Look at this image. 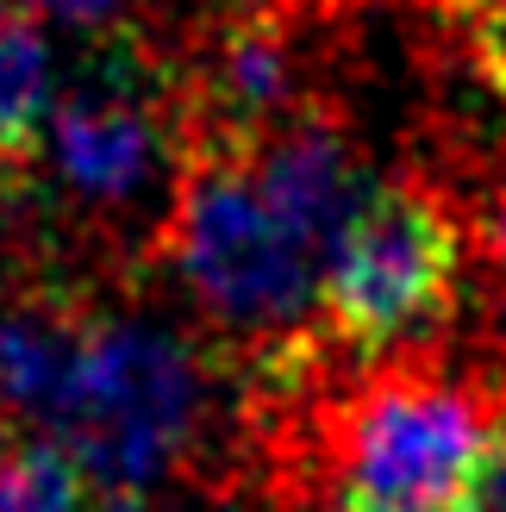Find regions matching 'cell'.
<instances>
[{
    "instance_id": "obj_1",
    "label": "cell",
    "mask_w": 506,
    "mask_h": 512,
    "mask_svg": "<svg viewBox=\"0 0 506 512\" xmlns=\"http://www.w3.org/2000/svg\"><path fill=\"white\" fill-rule=\"evenodd\" d=\"M163 250L194 306L263 363H300L325 288V256L282 219L244 157L194 150Z\"/></svg>"
},
{
    "instance_id": "obj_2",
    "label": "cell",
    "mask_w": 506,
    "mask_h": 512,
    "mask_svg": "<svg viewBox=\"0 0 506 512\" xmlns=\"http://www.w3.org/2000/svg\"><path fill=\"white\" fill-rule=\"evenodd\" d=\"M188 163L194 138L182 113V75L144 38L119 44L94 63L82 88L57 94L32 157V169H44L82 219L107 232L138 225L157 244L169 232Z\"/></svg>"
},
{
    "instance_id": "obj_3",
    "label": "cell",
    "mask_w": 506,
    "mask_h": 512,
    "mask_svg": "<svg viewBox=\"0 0 506 512\" xmlns=\"http://www.w3.org/2000/svg\"><path fill=\"white\" fill-rule=\"evenodd\" d=\"M207 394V363L182 331L157 319H94L82 381L57 438L75 450L94 488L138 500L200 444Z\"/></svg>"
},
{
    "instance_id": "obj_4",
    "label": "cell",
    "mask_w": 506,
    "mask_h": 512,
    "mask_svg": "<svg viewBox=\"0 0 506 512\" xmlns=\"http://www.w3.org/2000/svg\"><path fill=\"white\" fill-rule=\"evenodd\" d=\"M463 288V219L419 175L375 182L325 263L319 313L332 338L388 356L438 338Z\"/></svg>"
},
{
    "instance_id": "obj_5",
    "label": "cell",
    "mask_w": 506,
    "mask_h": 512,
    "mask_svg": "<svg viewBox=\"0 0 506 512\" xmlns=\"http://www.w3.org/2000/svg\"><path fill=\"white\" fill-rule=\"evenodd\" d=\"M500 419L506 406H494L475 381L407 356V363H382L338 400L325 444L350 500L438 512L457 506Z\"/></svg>"
},
{
    "instance_id": "obj_6",
    "label": "cell",
    "mask_w": 506,
    "mask_h": 512,
    "mask_svg": "<svg viewBox=\"0 0 506 512\" xmlns=\"http://www.w3.org/2000/svg\"><path fill=\"white\" fill-rule=\"evenodd\" d=\"M244 163L263 182V194L282 207V219L325 256V263H332L344 225L357 219V207L375 188V182H363L357 144H350L344 119L325 107V100L300 107L288 125H275L257 150H244Z\"/></svg>"
},
{
    "instance_id": "obj_7",
    "label": "cell",
    "mask_w": 506,
    "mask_h": 512,
    "mask_svg": "<svg viewBox=\"0 0 506 512\" xmlns=\"http://www.w3.org/2000/svg\"><path fill=\"white\" fill-rule=\"evenodd\" d=\"M88 325L94 313L44 294L7 306L0 313V406L32 425L63 431L88 356Z\"/></svg>"
},
{
    "instance_id": "obj_8",
    "label": "cell",
    "mask_w": 506,
    "mask_h": 512,
    "mask_svg": "<svg viewBox=\"0 0 506 512\" xmlns=\"http://www.w3.org/2000/svg\"><path fill=\"white\" fill-rule=\"evenodd\" d=\"M50 107H57V88H50L44 32L32 19L0 13V175H13L38 157Z\"/></svg>"
},
{
    "instance_id": "obj_9",
    "label": "cell",
    "mask_w": 506,
    "mask_h": 512,
    "mask_svg": "<svg viewBox=\"0 0 506 512\" xmlns=\"http://www.w3.org/2000/svg\"><path fill=\"white\" fill-rule=\"evenodd\" d=\"M0 512H94V481L63 438L0 444Z\"/></svg>"
},
{
    "instance_id": "obj_10",
    "label": "cell",
    "mask_w": 506,
    "mask_h": 512,
    "mask_svg": "<svg viewBox=\"0 0 506 512\" xmlns=\"http://www.w3.org/2000/svg\"><path fill=\"white\" fill-rule=\"evenodd\" d=\"M138 0H25V13L44 25H69V32H113Z\"/></svg>"
},
{
    "instance_id": "obj_11",
    "label": "cell",
    "mask_w": 506,
    "mask_h": 512,
    "mask_svg": "<svg viewBox=\"0 0 506 512\" xmlns=\"http://www.w3.org/2000/svg\"><path fill=\"white\" fill-rule=\"evenodd\" d=\"M450 512H506V419L494 431V444L482 450V463H475L469 488L457 494V506Z\"/></svg>"
},
{
    "instance_id": "obj_12",
    "label": "cell",
    "mask_w": 506,
    "mask_h": 512,
    "mask_svg": "<svg viewBox=\"0 0 506 512\" xmlns=\"http://www.w3.org/2000/svg\"><path fill=\"white\" fill-rule=\"evenodd\" d=\"M482 238H488V263L506 275V175H494V188L482 200Z\"/></svg>"
},
{
    "instance_id": "obj_13",
    "label": "cell",
    "mask_w": 506,
    "mask_h": 512,
    "mask_svg": "<svg viewBox=\"0 0 506 512\" xmlns=\"http://www.w3.org/2000/svg\"><path fill=\"white\" fill-rule=\"evenodd\" d=\"M269 7H282V13H294V19H300V13H319V19H325V13H338L344 0H269Z\"/></svg>"
},
{
    "instance_id": "obj_14",
    "label": "cell",
    "mask_w": 506,
    "mask_h": 512,
    "mask_svg": "<svg viewBox=\"0 0 506 512\" xmlns=\"http://www.w3.org/2000/svg\"><path fill=\"white\" fill-rule=\"evenodd\" d=\"M344 512H419V506H382V500H344Z\"/></svg>"
},
{
    "instance_id": "obj_15",
    "label": "cell",
    "mask_w": 506,
    "mask_h": 512,
    "mask_svg": "<svg viewBox=\"0 0 506 512\" xmlns=\"http://www.w3.org/2000/svg\"><path fill=\"white\" fill-rule=\"evenodd\" d=\"M100 512H144V506H138V500H107Z\"/></svg>"
},
{
    "instance_id": "obj_16",
    "label": "cell",
    "mask_w": 506,
    "mask_h": 512,
    "mask_svg": "<svg viewBox=\"0 0 506 512\" xmlns=\"http://www.w3.org/2000/svg\"><path fill=\"white\" fill-rule=\"evenodd\" d=\"M500 363H506V294H500Z\"/></svg>"
}]
</instances>
